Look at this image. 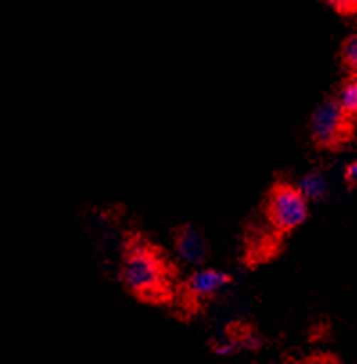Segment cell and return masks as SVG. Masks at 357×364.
Listing matches in <instances>:
<instances>
[{
	"instance_id": "52a82bcc",
	"label": "cell",
	"mask_w": 357,
	"mask_h": 364,
	"mask_svg": "<svg viewBox=\"0 0 357 364\" xmlns=\"http://www.w3.org/2000/svg\"><path fill=\"white\" fill-rule=\"evenodd\" d=\"M336 101L339 102L343 109H345L348 115L356 117L357 115V75L350 74L348 77L341 83V87L336 92Z\"/></svg>"
},
{
	"instance_id": "9c48e42d",
	"label": "cell",
	"mask_w": 357,
	"mask_h": 364,
	"mask_svg": "<svg viewBox=\"0 0 357 364\" xmlns=\"http://www.w3.org/2000/svg\"><path fill=\"white\" fill-rule=\"evenodd\" d=\"M233 341H235L237 348H239V352L241 350H248V352H255V350H259L260 346H262V339L259 338V336L252 334V332H246V334H241V336H235V338H232Z\"/></svg>"
},
{
	"instance_id": "7c38bea8",
	"label": "cell",
	"mask_w": 357,
	"mask_h": 364,
	"mask_svg": "<svg viewBox=\"0 0 357 364\" xmlns=\"http://www.w3.org/2000/svg\"><path fill=\"white\" fill-rule=\"evenodd\" d=\"M345 181L348 187H357V161H352L345 169Z\"/></svg>"
},
{
	"instance_id": "ba28073f",
	"label": "cell",
	"mask_w": 357,
	"mask_h": 364,
	"mask_svg": "<svg viewBox=\"0 0 357 364\" xmlns=\"http://www.w3.org/2000/svg\"><path fill=\"white\" fill-rule=\"evenodd\" d=\"M341 61L348 74L357 75V33L345 40L341 47Z\"/></svg>"
},
{
	"instance_id": "7a4b0ae2",
	"label": "cell",
	"mask_w": 357,
	"mask_h": 364,
	"mask_svg": "<svg viewBox=\"0 0 357 364\" xmlns=\"http://www.w3.org/2000/svg\"><path fill=\"white\" fill-rule=\"evenodd\" d=\"M309 201L298 185L277 181L270 188L264 203V215L271 228L280 235L300 228L309 218Z\"/></svg>"
},
{
	"instance_id": "277c9868",
	"label": "cell",
	"mask_w": 357,
	"mask_h": 364,
	"mask_svg": "<svg viewBox=\"0 0 357 364\" xmlns=\"http://www.w3.org/2000/svg\"><path fill=\"white\" fill-rule=\"evenodd\" d=\"M174 250L181 262L200 267L211 257V246L205 233L194 225H181L174 232Z\"/></svg>"
},
{
	"instance_id": "8992f818",
	"label": "cell",
	"mask_w": 357,
	"mask_h": 364,
	"mask_svg": "<svg viewBox=\"0 0 357 364\" xmlns=\"http://www.w3.org/2000/svg\"><path fill=\"white\" fill-rule=\"evenodd\" d=\"M298 187L311 203L312 201H324L329 194V180L321 171H311L305 174Z\"/></svg>"
},
{
	"instance_id": "8fae6325",
	"label": "cell",
	"mask_w": 357,
	"mask_h": 364,
	"mask_svg": "<svg viewBox=\"0 0 357 364\" xmlns=\"http://www.w3.org/2000/svg\"><path fill=\"white\" fill-rule=\"evenodd\" d=\"M239 352V348H237L235 341H233L232 338L226 339V341H219L214 345V353L215 355H221V357H228V355H233V353Z\"/></svg>"
},
{
	"instance_id": "5b68a950",
	"label": "cell",
	"mask_w": 357,
	"mask_h": 364,
	"mask_svg": "<svg viewBox=\"0 0 357 364\" xmlns=\"http://www.w3.org/2000/svg\"><path fill=\"white\" fill-rule=\"evenodd\" d=\"M232 284V277L226 271L215 267H196L187 280L183 282V289L187 296L194 300H208L214 298L219 291Z\"/></svg>"
},
{
	"instance_id": "6da1fadb",
	"label": "cell",
	"mask_w": 357,
	"mask_h": 364,
	"mask_svg": "<svg viewBox=\"0 0 357 364\" xmlns=\"http://www.w3.org/2000/svg\"><path fill=\"white\" fill-rule=\"evenodd\" d=\"M122 286L142 301H166L171 294L173 267L164 253L146 240L132 239L121 264Z\"/></svg>"
},
{
	"instance_id": "3957f363",
	"label": "cell",
	"mask_w": 357,
	"mask_h": 364,
	"mask_svg": "<svg viewBox=\"0 0 357 364\" xmlns=\"http://www.w3.org/2000/svg\"><path fill=\"white\" fill-rule=\"evenodd\" d=\"M352 119L353 117L339 106L336 97L325 99L312 109L309 120L311 140L318 149H339L352 135Z\"/></svg>"
},
{
	"instance_id": "30bf717a",
	"label": "cell",
	"mask_w": 357,
	"mask_h": 364,
	"mask_svg": "<svg viewBox=\"0 0 357 364\" xmlns=\"http://www.w3.org/2000/svg\"><path fill=\"white\" fill-rule=\"evenodd\" d=\"M331 6L341 15H356L357 0H331Z\"/></svg>"
}]
</instances>
